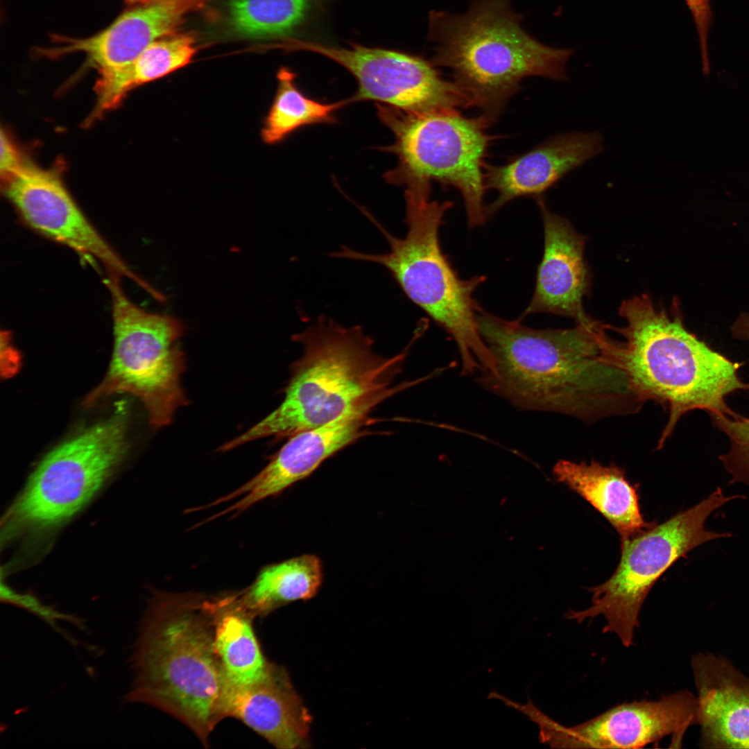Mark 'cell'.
<instances>
[{
  "label": "cell",
  "mask_w": 749,
  "mask_h": 749,
  "mask_svg": "<svg viewBox=\"0 0 749 749\" xmlns=\"http://www.w3.org/2000/svg\"><path fill=\"white\" fill-rule=\"evenodd\" d=\"M477 323L495 369L476 381L519 410L593 421L632 414L644 404L608 325L593 319L570 329H537L481 309Z\"/></svg>",
  "instance_id": "6da1fadb"
},
{
  "label": "cell",
  "mask_w": 749,
  "mask_h": 749,
  "mask_svg": "<svg viewBox=\"0 0 749 749\" xmlns=\"http://www.w3.org/2000/svg\"><path fill=\"white\" fill-rule=\"evenodd\" d=\"M389 358L377 354L360 326L346 327L320 317L293 336L302 354L291 365L282 402L260 422L221 446L227 451L265 437L281 439L374 407L414 382L390 387L413 342Z\"/></svg>",
  "instance_id": "7a4b0ae2"
},
{
  "label": "cell",
  "mask_w": 749,
  "mask_h": 749,
  "mask_svg": "<svg viewBox=\"0 0 749 749\" xmlns=\"http://www.w3.org/2000/svg\"><path fill=\"white\" fill-rule=\"evenodd\" d=\"M130 661L132 681L126 702L165 712L207 746L222 720L225 675L214 646L211 598L153 594Z\"/></svg>",
  "instance_id": "3957f363"
},
{
  "label": "cell",
  "mask_w": 749,
  "mask_h": 749,
  "mask_svg": "<svg viewBox=\"0 0 749 749\" xmlns=\"http://www.w3.org/2000/svg\"><path fill=\"white\" fill-rule=\"evenodd\" d=\"M678 304L669 313L646 294L624 300L619 313L626 321L612 327L625 338L621 360L643 402L664 406L669 419L658 441L661 448L686 413L700 409L733 416L725 398L749 384L739 376L743 363L714 350L685 327Z\"/></svg>",
  "instance_id": "277c9868"
},
{
  "label": "cell",
  "mask_w": 749,
  "mask_h": 749,
  "mask_svg": "<svg viewBox=\"0 0 749 749\" xmlns=\"http://www.w3.org/2000/svg\"><path fill=\"white\" fill-rule=\"evenodd\" d=\"M522 18L512 0H472L462 14L429 15L428 39L435 44L431 62L451 70L470 106L479 107L488 124L521 89L523 79L568 80L574 49L540 42L523 28Z\"/></svg>",
  "instance_id": "5b68a950"
},
{
  "label": "cell",
  "mask_w": 749,
  "mask_h": 749,
  "mask_svg": "<svg viewBox=\"0 0 749 749\" xmlns=\"http://www.w3.org/2000/svg\"><path fill=\"white\" fill-rule=\"evenodd\" d=\"M430 193L428 182L406 186L408 230L404 238L393 236L370 217L389 243L388 252L368 254L343 246L332 256L385 267L408 299L454 339L463 375L493 372L495 361L480 334L477 313L481 308L474 298L485 278L462 279L451 266L441 248L439 234L453 203L431 200Z\"/></svg>",
  "instance_id": "8992f818"
},
{
  "label": "cell",
  "mask_w": 749,
  "mask_h": 749,
  "mask_svg": "<svg viewBox=\"0 0 749 749\" xmlns=\"http://www.w3.org/2000/svg\"><path fill=\"white\" fill-rule=\"evenodd\" d=\"M126 411L121 406L49 451L32 472L1 522V545L44 547L100 491L128 450Z\"/></svg>",
  "instance_id": "52a82bcc"
},
{
  "label": "cell",
  "mask_w": 749,
  "mask_h": 749,
  "mask_svg": "<svg viewBox=\"0 0 749 749\" xmlns=\"http://www.w3.org/2000/svg\"><path fill=\"white\" fill-rule=\"evenodd\" d=\"M120 281L114 276L105 279L112 300L113 352L104 379L83 405L90 407L113 394H130L142 402L152 425L166 426L188 403L180 384L185 359L178 341L184 327L175 317L134 304Z\"/></svg>",
  "instance_id": "ba28073f"
},
{
  "label": "cell",
  "mask_w": 749,
  "mask_h": 749,
  "mask_svg": "<svg viewBox=\"0 0 749 749\" xmlns=\"http://www.w3.org/2000/svg\"><path fill=\"white\" fill-rule=\"evenodd\" d=\"M740 497L726 496L718 487L691 508L621 540V558L614 574L601 585L588 589L592 593L589 608L569 610L565 617L580 623L602 616L606 621L603 633L614 634L625 647L633 645L642 606L654 584L694 549L732 536L730 533L708 530L705 522L713 512Z\"/></svg>",
  "instance_id": "9c48e42d"
},
{
  "label": "cell",
  "mask_w": 749,
  "mask_h": 749,
  "mask_svg": "<svg viewBox=\"0 0 749 749\" xmlns=\"http://www.w3.org/2000/svg\"><path fill=\"white\" fill-rule=\"evenodd\" d=\"M378 113L395 135L390 150L399 158L388 180L453 187L462 196L469 227L482 225L488 218L483 158L490 139L485 120L465 117L457 110L409 112L379 106Z\"/></svg>",
  "instance_id": "30bf717a"
},
{
  "label": "cell",
  "mask_w": 749,
  "mask_h": 749,
  "mask_svg": "<svg viewBox=\"0 0 749 749\" xmlns=\"http://www.w3.org/2000/svg\"><path fill=\"white\" fill-rule=\"evenodd\" d=\"M281 49L315 53L343 67L359 85L350 101H377L409 112L469 107L454 81L444 79L431 60L416 55L356 44L336 46L293 37L284 40Z\"/></svg>",
  "instance_id": "8fae6325"
},
{
  "label": "cell",
  "mask_w": 749,
  "mask_h": 749,
  "mask_svg": "<svg viewBox=\"0 0 749 749\" xmlns=\"http://www.w3.org/2000/svg\"><path fill=\"white\" fill-rule=\"evenodd\" d=\"M57 169L28 160L2 180V190L22 221L37 233L100 264L107 276L128 279L148 293L154 291L106 241L74 200Z\"/></svg>",
  "instance_id": "7c38bea8"
},
{
  "label": "cell",
  "mask_w": 749,
  "mask_h": 749,
  "mask_svg": "<svg viewBox=\"0 0 749 749\" xmlns=\"http://www.w3.org/2000/svg\"><path fill=\"white\" fill-rule=\"evenodd\" d=\"M694 724L697 699L687 690L619 704L572 726L544 713L537 723L540 742L554 748H641L671 734L678 743Z\"/></svg>",
  "instance_id": "4fadbf2b"
},
{
  "label": "cell",
  "mask_w": 749,
  "mask_h": 749,
  "mask_svg": "<svg viewBox=\"0 0 749 749\" xmlns=\"http://www.w3.org/2000/svg\"><path fill=\"white\" fill-rule=\"evenodd\" d=\"M210 0H152L132 6L108 26L84 38L53 35L57 44L38 49V55L56 58L83 53L87 62L98 74L121 69L130 64L155 41L174 33L185 17L204 7Z\"/></svg>",
  "instance_id": "5bb4252c"
},
{
  "label": "cell",
  "mask_w": 749,
  "mask_h": 749,
  "mask_svg": "<svg viewBox=\"0 0 749 749\" xmlns=\"http://www.w3.org/2000/svg\"><path fill=\"white\" fill-rule=\"evenodd\" d=\"M368 415H354L309 429L289 438L256 476L232 492L207 508L235 502L212 518L236 515L259 501L280 494L293 483L311 474L326 459L368 433L364 427Z\"/></svg>",
  "instance_id": "9a60e30c"
},
{
  "label": "cell",
  "mask_w": 749,
  "mask_h": 749,
  "mask_svg": "<svg viewBox=\"0 0 749 749\" xmlns=\"http://www.w3.org/2000/svg\"><path fill=\"white\" fill-rule=\"evenodd\" d=\"M219 713L221 719L240 720L276 748L309 744L311 716L286 671L273 664L262 678L249 685L235 684L225 675Z\"/></svg>",
  "instance_id": "2e32d148"
},
{
  "label": "cell",
  "mask_w": 749,
  "mask_h": 749,
  "mask_svg": "<svg viewBox=\"0 0 749 749\" xmlns=\"http://www.w3.org/2000/svg\"><path fill=\"white\" fill-rule=\"evenodd\" d=\"M544 226V250L533 298L523 316L549 313L572 318L577 323L593 320L584 311L583 297L590 287L584 259L586 238L565 218L551 212L537 199Z\"/></svg>",
  "instance_id": "e0dca14e"
},
{
  "label": "cell",
  "mask_w": 749,
  "mask_h": 749,
  "mask_svg": "<svg viewBox=\"0 0 749 749\" xmlns=\"http://www.w3.org/2000/svg\"><path fill=\"white\" fill-rule=\"evenodd\" d=\"M603 150L599 132H573L553 136L503 165L485 164V188L497 193L486 207L488 218L515 198H542L569 172Z\"/></svg>",
  "instance_id": "ac0fdd59"
},
{
  "label": "cell",
  "mask_w": 749,
  "mask_h": 749,
  "mask_svg": "<svg viewBox=\"0 0 749 749\" xmlns=\"http://www.w3.org/2000/svg\"><path fill=\"white\" fill-rule=\"evenodd\" d=\"M691 665L700 747L749 748V678L712 653L694 655Z\"/></svg>",
  "instance_id": "d6986e66"
},
{
  "label": "cell",
  "mask_w": 749,
  "mask_h": 749,
  "mask_svg": "<svg viewBox=\"0 0 749 749\" xmlns=\"http://www.w3.org/2000/svg\"><path fill=\"white\" fill-rule=\"evenodd\" d=\"M556 479L577 493L600 513L620 535L630 537L654 522H646L639 507L638 485L632 484L621 467L594 460H559L553 467Z\"/></svg>",
  "instance_id": "ffe728a7"
},
{
  "label": "cell",
  "mask_w": 749,
  "mask_h": 749,
  "mask_svg": "<svg viewBox=\"0 0 749 749\" xmlns=\"http://www.w3.org/2000/svg\"><path fill=\"white\" fill-rule=\"evenodd\" d=\"M196 51L193 33H173L150 44L128 65L100 74L95 85L96 102L92 114L99 119L117 107L131 89L188 64Z\"/></svg>",
  "instance_id": "44dd1931"
},
{
  "label": "cell",
  "mask_w": 749,
  "mask_h": 749,
  "mask_svg": "<svg viewBox=\"0 0 749 749\" xmlns=\"http://www.w3.org/2000/svg\"><path fill=\"white\" fill-rule=\"evenodd\" d=\"M211 605L214 646L225 676L238 685L259 680L271 664L264 658L255 635L253 616L238 594L212 598Z\"/></svg>",
  "instance_id": "7402d4cb"
},
{
  "label": "cell",
  "mask_w": 749,
  "mask_h": 749,
  "mask_svg": "<svg viewBox=\"0 0 749 749\" xmlns=\"http://www.w3.org/2000/svg\"><path fill=\"white\" fill-rule=\"evenodd\" d=\"M322 578L320 558L304 554L266 567L239 597L253 617L264 615L291 602L313 598Z\"/></svg>",
  "instance_id": "603a6c76"
},
{
  "label": "cell",
  "mask_w": 749,
  "mask_h": 749,
  "mask_svg": "<svg viewBox=\"0 0 749 749\" xmlns=\"http://www.w3.org/2000/svg\"><path fill=\"white\" fill-rule=\"evenodd\" d=\"M320 0H229L225 24L234 36L245 40L292 37L311 18Z\"/></svg>",
  "instance_id": "cb8c5ba5"
},
{
  "label": "cell",
  "mask_w": 749,
  "mask_h": 749,
  "mask_svg": "<svg viewBox=\"0 0 749 749\" xmlns=\"http://www.w3.org/2000/svg\"><path fill=\"white\" fill-rule=\"evenodd\" d=\"M277 87L261 130L262 140L278 143L307 125L334 121V113L350 101L323 103L306 96L295 84V74L287 67L277 72Z\"/></svg>",
  "instance_id": "d4e9b609"
},
{
  "label": "cell",
  "mask_w": 749,
  "mask_h": 749,
  "mask_svg": "<svg viewBox=\"0 0 749 749\" xmlns=\"http://www.w3.org/2000/svg\"><path fill=\"white\" fill-rule=\"evenodd\" d=\"M714 427L729 438L730 448L719 456L726 471L731 475L730 483L749 485V417L738 413L730 416L724 413H709Z\"/></svg>",
  "instance_id": "484cf974"
},
{
  "label": "cell",
  "mask_w": 749,
  "mask_h": 749,
  "mask_svg": "<svg viewBox=\"0 0 749 749\" xmlns=\"http://www.w3.org/2000/svg\"><path fill=\"white\" fill-rule=\"evenodd\" d=\"M1 600L25 608L38 615L48 622L52 627H56V621L62 619L69 621L83 628V623L75 617L62 614L51 607L44 605L33 594L19 593L1 582Z\"/></svg>",
  "instance_id": "4316f807"
},
{
  "label": "cell",
  "mask_w": 749,
  "mask_h": 749,
  "mask_svg": "<svg viewBox=\"0 0 749 749\" xmlns=\"http://www.w3.org/2000/svg\"><path fill=\"white\" fill-rule=\"evenodd\" d=\"M698 34L702 69L705 75L710 72L708 35L712 24V11L710 0H685Z\"/></svg>",
  "instance_id": "83f0119b"
},
{
  "label": "cell",
  "mask_w": 749,
  "mask_h": 749,
  "mask_svg": "<svg viewBox=\"0 0 749 749\" xmlns=\"http://www.w3.org/2000/svg\"><path fill=\"white\" fill-rule=\"evenodd\" d=\"M28 160L17 148L8 133L2 128L1 130L0 157L1 180L8 178L19 170Z\"/></svg>",
  "instance_id": "f1b7e54d"
},
{
  "label": "cell",
  "mask_w": 749,
  "mask_h": 749,
  "mask_svg": "<svg viewBox=\"0 0 749 749\" xmlns=\"http://www.w3.org/2000/svg\"><path fill=\"white\" fill-rule=\"evenodd\" d=\"M1 370L3 377L8 378L15 374L20 367V355L12 343L10 334H1Z\"/></svg>",
  "instance_id": "f546056e"
},
{
  "label": "cell",
  "mask_w": 749,
  "mask_h": 749,
  "mask_svg": "<svg viewBox=\"0 0 749 749\" xmlns=\"http://www.w3.org/2000/svg\"><path fill=\"white\" fill-rule=\"evenodd\" d=\"M734 338L749 341V313L741 312L731 328Z\"/></svg>",
  "instance_id": "4dcf8cb0"
},
{
  "label": "cell",
  "mask_w": 749,
  "mask_h": 749,
  "mask_svg": "<svg viewBox=\"0 0 749 749\" xmlns=\"http://www.w3.org/2000/svg\"><path fill=\"white\" fill-rule=\"evenodd\" d=\"M150 1L152 0H123V1L130 6L144 3Z\"/></svg>",
  "instance_id": "1f68e13d"
}]
</instances>
